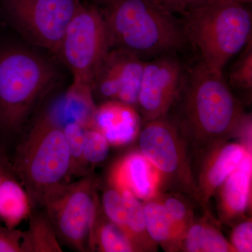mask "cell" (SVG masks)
<instances>
[{"mask_svg":"<svg viewBox=\"0 0 252 252\" xmlns=\"http://www.w3.org/2000/svg\"><path fill=\"white\" fill-rule=\"evenodd\" d=\"M175 104L177 110L170 118L187 144L198 151L206 152L225 142L238 130L244 117L223 72L201 61L187 69Z\"/></svg>","mask_w":252,"mask_h":252,"instance_id":"cell-1","label":"cell"},{"mask_svg":"<svg viewBox=\"0 0 252 252\" xmlns=\"http://www.w3.org/2000/svg\"><path fill=\"white\" fill-rule=\"evenodd\" d=\"M94 4L103 19L112 48L147 61L188 46L183 21L160 0H94Z\"/></svg>","mask_w":252,"mask_h":252,"instance_id":"cell-2","label":"cell"},{"mask_svg":"<svg viewBox=\"0 0 252 252\" xmlns=\"http://www.w3.org/2000/svg\"><path fill=\"white\" fill-rule=\"evenodd\" d=\"M249 4L230 0L182 14L189 44L198 49L207 67L223 72L228 61L252 39Z\"/></svg>","mask_w":252,"mask_h":252,"instance_id":"cell-3","label":"cell"},{"mask_svg":"<svg viewBox=\"0 0 252 252\" xmlns=\"http://www.w3.org/2000/svg\"><path fill=\"white\" fill-rule=\"evenodd\" d=\"M56 80V68L40 55L17 47L0 50L1 124L19 126Z\"/></svg>","mask_w":252,"mask_h":252,"instance_id":"cell-4","label":"cell"},{"mask_svg":"<svg viewBox=\"0 0 252 252\" xmlns=\"http://www.w3.org/2000/svg\"><path fill=\"white\" fill-rule=\"evenodd\" d=\"M31 201L44 204L72 169V159L63 129L36 123L18 159Z\"/></svg>","mask_w":252,"mask_h":252,"instance_id":"cell-5","label":"cell"},{"mask_svg":"<svg viewBox=\"0 0 252 252\" xmlns=\"http://www.w3.org/2000/svg\"><path fill=\"white\" fill-rule=\"evenodd\" d=\"M110 49L99 10L94 4L81 3L64 31L58 56L72 72L73 81L92 86L94 74Z\"/></svg>","mask_w":252,"mask_h":252,"instance_id":"cell-6","label":"cell"},{"mask_svg":"<svg viewBox=\"0 0 252 252\" xmlns=\"http://www.w3.org/2000/svg\"><path fill=\"white\" fill-rule=\"evenodd\" d=\"M80 0H0L5 16L33 44L59 56L60 46Z\"/></svg>","mask_w":252,"mask_h":252,"instance_id":"cell-7","label":"cell"},{"mask_svg":"<svg viewBox=\"0 0 252 252\" xmlns=\"http://www.w3.org/2000/svg\"><path fill=\"white\" fill-rule=\"evenodd\" d=\"M93 182L87 178L64 185L45 203L56 234L79 251L91 246L95 225L97 204Z\"/></svg>","mask_w":252,"mask_h":252,"instance_id":"cell-8","label":"cell"},{"mask_svg":"<svg viewBox=\"0 0 252 252\" xmlns=\"http://www.w3.org/2000/svg\"><path fill=\"white\" fill-rule=\"evenodd\" d=\"M140 152L160 172L162 182H175L197 195L188 144L167 114L147 122L139 137Z\"/></svg>","mask_w":252,"mask_h":252,"instance_id":"cell-9","label":"cell"},{"mask_svg":"<svg viewBox=\"0 0 252 252\" xmlns=\"http://www.w3.org/2000/svg\"><path fill=\"white\" fill-rule=\"evenodd\" d=\"M187 71L178 53L145 61L136 107L146 122L168 114L180 94Z\"/></svg>","mask_w":252,"mask_h":252,"instance_id":"cell-10","label":"cell"},{"mask_svg":"<svg viewBox=\"0 0 252 252\" xmlns=\"http://www.w3.org/2000/svg\"><path fill=\"white\" fill-rule=\"evenodd\" d=\"M144 64L135 55L112 48L94 74L91 86L94 97L120 101L135 108Z\"/></svg>","mask_w":252,"mask_h":252,"instance_id":"cell-11","label":"cell"},{"mask_svg":"<svg viewBox=\"0 0 252 252\" xmlns=\"http://www.w3.org/2000/svg\"><path fill=\"white\" fill-rule=\"evenodd\" d=\"M96 107L91 86L73 81L50 103L36 123L61 129L71 124L94 127Z\"/></svg>","mask_w":252,"mask_h":252,"instance_id":"cell-12","label":"cell"},{"mask_svg":"<svg viewBox=\"0 0 252 252\" xmlns=\"http://www.w3.org/2000/svg\"><path fill=\"white\" fill-rule=\"evenodd\" d=\"M251 149L239 143L217 144L207 151L201 171L195 182L197 195L204 202L216 192L240 165Z\"/></svg>","mask_w":252,"mask_h":252,"instance_id":"cell-13","label":"cell"},{"mask_svg":"<svg viewBox=\"0 0 252 252\" xmlns=\"http://www.w3.org/2000/svg\"><path fill=\"white\" fill-rule=\"evenodd\" d=\"M113 184L126 186L137 198H155L162 184L158 170L141 152H133L118 162L112 172Z\"/></svg>","mask_w":252,"mask_h":252,"instance_id":"cell-14","label":"cell"},{"mask_svg":"<svg viewBox=\"0 0 252 252\" xmlns=\"http://www.w3.org/2000/svg\"><path fill=\"white\" fill-rule=\"evenodd\" d=\"M94 127L103 134L109 144L124 145L133 141L138 133V116L128 104L107 100L96 107Z\"/></svg>","mask_w":252,"mask_h":252,"instance_id":"cell-15","label":"cell"},{"mask_svg":"<svg viewBox=\"0 0 252 252\" xmlns=\"http://www.w3.org/2000/svg\"><path fill=\"white\" fill-rule=\"evenodd\" d=\"M252 173V157L250 151L221 185L220 205L227 217L237 216L248 208L251 194Z\"/></svg>","mask_w":252,"mask_h":252,"instance_id":"cell-16","label":"cell"},{"mask_svg":"<svg viewBox=\"0 0 252 252\" xmlns=\"http://www.w3.org/2000/svg\"><path fill=\"white\" fill-rule=\"evenodd\" d=\"M31 200L16 181L5 177L0 184V220L14 229L30 215Z\"/></svg>","mask_w":252,"mask_h":252,"instance_id":"cell-17","label":"cell"},{"mask_svg":"<svg viewBox=\"0 0 252 252\" xmlns=\"http://www.w3.org/2000/svg\"><path fill=\"white\" fill-rule=\"evenodd\" d=\"M144 211L146 229L154 242L169 245L183 240L161 202L154 198L147 200Z\"/></svg>","mask_w":252,"mask_h":252,"instance_id":"cell-18","label":"cell"},{"mask_svg":"<svg viewBox=\"0 0 252 252\" xmlns=\"http://www.w3.org/2000/svg\"><path fill=\"white\" fill-rule=\"evenodd\" d=\"M183 240L186 251L189 252H235L216 228L205 223L189 225Z\"/></svg>","mask_w":252,"mask_h":252,"instance_id":"cell-19","label":"cell"},{"mask_svg":"<svg viewBox=\"0 0 252 252\" xmlns=\"http://www.w3.org/2000/svg\"><path fill=\"white\" fill-rule=\"evenodd\" d=\"M57 238L49 217L34 215L31 218L29 229L24 233V252H62Z\"/></svg>","mask_w":252,"mask_h":252,"instance_id":"cell-20","label":"cell"},{"mask_svg":"<svg viewBox=\"0 0 252 252\" xmlns=\"http://www.w3.org/2000/svg\"><path fill=\"white\" fill-rule=\"evenodd\" d=\"M113 185L122 194L126 207L129 238L137 249V243L146 240L149 237L146 229L144 205L126 186L120 184H113Z\"/></svg>","mask_w":252,"mask_h":252,"instance_id":"cell-21","label":"cell"},{"mask_svg":"<svg viewBox=\"0 0 252 252\" xmlns=\"http://www.w3.org/2000/svg\"><path fill=\"white\" fill-rule=\"evenodd\" d=\"M97 238L101 251L105 252H135L136 248L129 237L117 225L112 222L103 223L99 226Z\"/></svg>","mask_w":252,"mask_h":252,"instance_id":"cell-22","label":"cell"},{"mask_svg":"<svg viewBox=\"0 0 252 252\" xmlns=\"http://www.w3.org/2000/svg\"><path fill=\"white\" fill-rule=\"evenodd\" d=\"M228 85L244 90L252 88V39L248 41L243 53L230 69Z\"/></svg>","mask_w":252,"mask_h":252,"instance_id":"cell-23","label":"cell"},{"mask_svg":"<svg viewBox=\"0 0 252 252\" xmlns=\"http://www.w3.org/2000/svg\"><path fill=\"white\" fill-rule=\"evenodd\" d=\"M102 205L105 215L110 222L124 230V233L129 237L125 205L123 201L122 194L115 187L107 189L104 192Z\"/></svg>","mask_w":252,"mask_h":252,"instance_id":"cell-24","label":"cell"},{"mask_svg":"<svg viewBox=\"0 0 252 252\" xmlns=\"http://www.w3.org/2000/svg\"><path fill=\"white\" fill-rule=\"evenodd\" d=\"M109 145L108 140L102 132L94 127H88L83 160L93 164L104 161L108 157Z\"/></svg>","mask_w":252,"mask_h":252,"instance_id":"cell-25","label":"cell"},{"mask_svg":"<svg viewBox=\"0 0 252 252\" xmlns=\"http://www.w3.org/2000/svg\"><path fill=\"white\" fill-rule=\"evenodd\" d=\"M161 203L170 215L177 231L183 239L189 225L191 224V216L188 206L182 201V199L173 196L164 198Z\"/></svg>","mask_w":252,"mask_h":252,"instance_id":"cell-26","label":"cell"},{"mask_svg":"<svg viewBox=\"0 0 252 252\" xmlns=\"http://www.w3.org/2000/svg\"><path fill=\"white\" fill-rule=\"evenodd\" d=\"M87 128L88 127L76 124H69L63 127V133L72 159V167L74 161L79 162L83 160V152Z\"/></svg>","mask_w":252,"mask_h":252,"instance_id":"cell-27","label":"cell"},{"mask_svg":"<svg viewBox=\"0 0 252 252\" xmlns=\"http://www.w3.org/2000/svg\"><path fill=\"white\" fill-rule=\"evenodd\" d=\"M225 1H230V0H165V1H160L169 11L174 14L179 13L182 14L190 10L198 9V8ZM233 1H241L247 4L252 2V0H233Z\"/></svg>","mask_w":252,"mask_h":252,"instance_id":"cell-28","label":"cell"},{"mask_svg":"<svg viewBox=\"0 0 252 252\" xmlns=\"http://www.w3.org/2000/svg\"><path fill=\"white\" fill-rule=\"evenodd\" d=\"M231 245L235 252H252V223L251 220L242 222L232 233Z\"/></svg>","mask_w":252,"mask_h":252,"instance_id":"cell-29","label":"cell"},{"mask_svg":"<svg viewBox=\"0 0 252 252\" xmlns=\"http://www.w3.org/2000/svg\"><path fill=\"white\" fill-rule=\"evenodd\" d=\"M24 233L0 224V252H23Z\"/></svg>","mask_w":252,"mask_h":252,"instance_id":"cell-30","label":"cell"},{"mask_svg":"<svg viewBox=\"0 0 252 252\" xmlns=\"http://www.w3.org/2000/svg\"><path fill=\"white\" fill-rule=\"evenodd\" d=\"M5 178L4 174H3L2 171H1V169H0V184L2 182V180Z\"/></svg>","mask_w":252,"mask_h":252,"instance_id":"cell-31","label":"cell"},{"mask_svg":"<svg viewBox=\"0 0 252 252\" xmlns=\"http://www.w3.org/2000/svg\"><path fill=\"white\" fill-rule=\"evenodd\" d=\"M160 1H165V0H160Z\"/></svg>","mask_w":252,"mask_h":252,"instance_id":"cell-32","label":"cell"},{"mask_svg":"<svg viewBox=\"0 0 252 252\" xmlns=\"http://www.w3.org/2000/svg\"><path fill=\"white\" fill-rule=\"evenodd\" d=\"M0 26H1V23H0Z\"/></svg>","mask_w":252,"mask_h":252,"instance_id":"cell-33","label":"cell"}]
</instances>
